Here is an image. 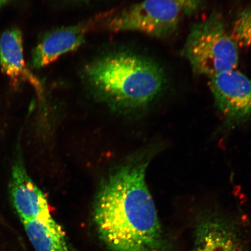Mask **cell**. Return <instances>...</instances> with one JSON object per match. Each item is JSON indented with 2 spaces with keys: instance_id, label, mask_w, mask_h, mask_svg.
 Returning a JSON list of instances; mask_svg holds the SVG:
<instances>
[{
  "instance_id": "1",
  "label": "cell",
  "mask_w": 251,
  "mask_h": 251,
  "mask_svg": "<svg viewBox=\"0 0 251 251\" xmlns=\"http://www.w3.org/2000/svg\"><path fill=\"white\" fill-rule=\"evenodd\" d=\"M151 155L119 168L103 182L93 218L111 251H175L166 237L146 181Z\"/></svg>"
},
{
  "instance_id": "2",
  "label": "cell",
  "mask_w": 251,
  "mask_h": 251,
  "mask_svg": "<svg viewBox=\"0 0 251 251\" xmlns=\"http://www.w3.org/2000/svg\"><path fill=\"white\" fill-rule=\"evenodd\" d=\"M84 79L97 95L121 108L144 107L161 95L166 84L158 63L129 51L100 56L84 70Z\"/></svg>"
},
{
  "instance_id": "3",
  "label": "cell",
  "mask_w": 251,
  "mask_h": 251,
  "mask_svg": "<svg viewBox=\"0 0 251 251\" xmlns=\"http://www.w3.org/2000/svg\"><path fill=\"white\" fill-rule=\"evenodd\" d=\"M182 53L194 74L209 77L234 70L239 60L237 44L216 14L193 25Z\"/></svg>"
},
{
  "instance_id": "4",
  "label": "cell",
  "mask_w": 251,
  "mask_h": 251,
  "mask_svg": "<svg viewBox=\"0 0 251 251\" xmlns=\"http://www.w3.org/2000/svg\"><path fill=\"white\" fill-rule=\"evenodd\" d=\"M193 251H251V227L219 208L197 213Z\"/></svg>"
},
{
  "instance_id": "5",
  "label": "cell",
  "mask_w": 251,
  "mask_h": 251,
  "mask_svg": "<svg viewBox=\"0 0 251 251\" xmlns=\"http://www.w3.org/2000/svg\"><path fill=\"white\" fill-rule=\"evenodd\" d=\"M183 14L175 0H144L113 16L106 28L113 32L138 31L164 38L177 30Z\"/></svg>"
},
{
  "instance_id": "6",
  "label": "cell",
  "mask_w": 251,
  "mask_h": 251,
  "mask_svg": "<svg viewBox=\"0 0 251 251\" xmlns=\"http://www.w3.org/2000/svg\"><path fill=\"white\" fill-rule=\"evenodd\" d=\"M209 78L216 107L228 129L251 121V79L231 70Z\"/></svg>"
},
{
  "instance_id": "7",
  "label": "cell",
  "mask_w": 251,
  "mask_h": 251,
  "mask_svg": "<svg viewBox=\"0 0 251 251\" xmlns=\"http://www.w3.org/2000/svg\"><path fill=\"white\" fill-rule=\"evenodd\" d=\"M9 192L22 222L52 218L45 194L28 175L20 157L12 169Z\"/></svg>"
},
{
  "instance_id": "8",
  "label": "cell",
  "mask_w": 251,
  "mask_h": 251,
  "mask_svg": "<svg viewBox=\"0 0 251 251\" xmlns=\"http://www.w3.org/2000/svg\"><path fill=\"white\" fill-rule=\"evenodd\" d=\"M90 25L86 23L72 25L47 33L33 50V67H45L57 60L61 56L79 48L85 42Z\"/></svg>"
},
{
  "instance_id": "9",
  "label": "cell",
  "mask_w": 251,
  "mask_h": 251,
  "mask_svg": "<svg viewBox=\"0 0 251 251\" xmlns=\"http://www.w3.org/2000/svg\"><path fill=\"white\" fill-rule=\"evenodd\" d=\"M0 65L14 87L28 81L39 92L42 91L40 81L28 70L24 57L23 36L18 29L3 33L0 39Z\"/></svg>"
},
{
  "instance_id": "10",
  "label": "cell",
  "mask_w": 251,
  "mask_h": 251,
  "mask_svg": "<svg viewBox=\"0 0 251 251\" xmlns=\"http://www.w3.org/2000/svg\"><path fill=\"white\" fill-rule=\"evenodd\" d=\"M23 223L35 251H77L52 218Z\"/></svg>"
},
{
  "instance_id": "11",
  "label": "cell",
  "mask_w": 251,
  "mask_h": 251,
  "mask_svg": "<svg viewBox=\"0 0 251 251\" xmlns=\"http://www.w3.org/2000/svg\"><path fill=\"white\" fill-rule=\"evenodd\" d=\"M231 36L237 45L251 46V7L244 9L238 14Z\"/></svg>"
},
{
  "instance_id": "12",
  "label": "cell",
  "mask_w": 251,
  "mask_h": 251,
  "mask_svg": "<svg viewBox=\"0 0 251 251\" xmlns=\"http://www.w3.org/2000/svg\"><path fill=\"white\" fill-rule=\"evenodd\" d=\"M180 5L184 14H191L199 8L202 0H175Z\"/></svg>"
},
{
  "instance_id": "13",
  "label": "cell",
  "mask_w": 251,
  "mask_h": 251,
  "mask_svg": "<svg viewBox=\"0 0 251 251\" xmlns=\"http://www.w3.org/2000/svg\"><path fill=\"white\" fill-rule=\"evenodd\" d=\"M8 0H0V8L2 7V6L5 4Z\"/></svg>"
}]
</instances>
